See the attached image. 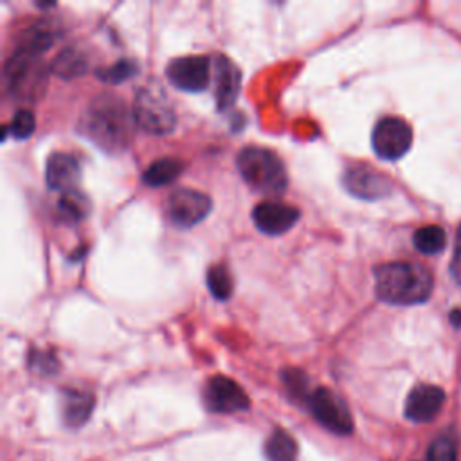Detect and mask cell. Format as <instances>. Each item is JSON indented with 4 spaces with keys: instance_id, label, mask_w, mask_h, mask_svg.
Listing matches in <instances>:
<instances>
[{
    "instance_id": "9a60e30c",
    "label": "cell",
    "mask_w": 461,
    "mask_h": 461,
    "mask_svg": "<svg viewBox=\"0 0 461 461\" xmlns=\"http://www.w3.org/2000/svg\"><path fill=\"white\" fill-rule=\"evenodd\" d=\"M82 180L80 161L67 152H55L46 162V184L53 191H73Z\"/></svg>"
},
{
    "instance_id": "52a82bcc",
    "label": "cell",
    "mask_w": 461,
    "mask_h": 461,
    "mask_svg": "<svg viewBox=\"0 0 461 461\" xmlns=\"http://www.w3.org/2000/svg\"><path fill=\"white\" fill-rule=\"evenodd\" d=\"M373 152L384 161H396L404 157L413 144V130L407 121L387 116L382 117L371 134Z\"/></svg>"
},
{
    "instance_id": "e0dca14e",
    "label": "cell",
    "mask_w": 461,
    "mask_h": 461,
    "mask_svg": "<svg viewBox=\"0 0 461 461\" xmlns=\"http://www.w3.org/2000/svg\"><path fill=\"white\" fill-rule=\"evenodd\" d=\"M94 404L96 400L92 393L80 391V389H67L64 393V404H62L64 422L69 427H82L91 418Z\"/></svg>"
},
{
    "instance_id": "d6986e66",
    "label": "cell",
    "mask_w": 461,
    "mask_h": 461,
    "mask_svg": "<svg viewBox=\"0 0 461 461\" xmlns=\"http://www.w3.org/2000/svg\"><path fill=\"white\" fill-rule=\"evenodd\" d=\"M91 200L85 193H82L80 189H73L67 193H62L57 211L60 220L67 222V223H78L85 218H89L91 214Z\"/></svg>"
},
{
    "instance_id": "7c38bea8",
    "label": "cell",
    "mask_w": 461,
    "mask_h": 461,
    "mask_svg": "<svg viewBox=\"0 0 461 461\" xmlns=\"http://www.w3.org/2000/svg\"><path fill=\"white\" fill-rule=\"evenodd\" d=\"M301 213L298 207L283 202H262L253 209V222L257 229L264 235L280 237L289 233V230L300 222Z\"/></svg>"
},
{
    "instance_id": "ba28073f",
    "label": "cell",
    "mask_w": 461,
    "mask_h": 461,
    "mask_svg": "<svg viewBox=\"0 0 461 461\" xmlns=\"http://www.w3.org/2000/svg\"><path fill=\"white\" fill-rule=\"evenodd\" d=\"M211 196L191 187L175 189L166 202V211L171 223L180 229H189L200 223L211 213Z\"/></svg>"
},
{
    "instance_id": "30bf717a",
    "label": "cell",
    "mask_w": 461,
    "mask_h": 461,
    "mask_svg": "<svg viewBox=\"0 0 461 461\" xmlns=\"http://www.w3.org/2000/svg\"><path fill=\"white\" fill-rule=\"evenodd\" d=\"M213 62L202 55L175 58L166 67L168 82L184 92H202L211 82Z\"/></svg>"
},
{
    "instance_id": "603a6c76",
    "label": "cell",
    "mask_w": 461,
    "mask_h": 461,
    "mask_svg": "<svg viewBox=\"0 0 461 461\" xmlns=\"http://www.w3.org/2000/svg\"><path fill=\"white\" fill-rule=\"evenodd\" d=\"M205 280H207L209 292L218 301H227V300H230V296H233V292H235L233 276H230V273L225 265H213L207 271Z\"/></svg>"
},
{
    "instance_id": "44dd1931",
    "label": "cell",
    "mask_w": 461,
    "mask_h": 461,
    "mask_svg": "<svg viewBox=\"0 0 461 461\" xmlns=\"http://www.w3.org/2000/svg\"><path fill=\"white\" fill-rule=\"evenodd\" d=\"M87 67H89L87 57L83 53H80L78 49L69 48L57 57L51 69L55 74H58L64 80H74V78L83 76L87 73Z\"/></svg>"
},
{
    "instance_id": "7402d4cb",
    "label": "cell",
    "mask_w": 461,
    "mask_h": 461,
    "mask_svg": "<svg viewBox=\"0 0 461 461\" xmlns=\"http://www.w3.org/2000/svg\"><path fill=\"white\" fill-rule=\"evenodd\" d=\"M413 242L422 255H439L447 248V233L439 225H425L416 230Z\"/></svg>"
},
{
    "instance_id": "277c9868",
    "label": "cell",
    "mask_w": 461,
    "mask_h": 461,
    "mask_svg": "<svg viewBox=\"0 0 461 461\" xmlns=\"http://www.w3.org/2000/svg\"><path fill=\"white\" fill-rule=\"evenodd\" d=\"M132 114L135 125L152 135H168L177 126L175 109L159 87L141 89L135 96Z\"/></svg>"
},
{
    "instance_id": "f1b7e54d",
    "label": "cell",
    "mask_w": 461,
    "mask_h": 461,
    "mask_svg": "<svg viewBox=\"0 0 461 461\" xmlns=\"http://www.w3.org/2000/svg\"><path fill=\"white\" fill-rule=\"evenodd\" d=\"M450 273H452V278L461 285V225H459L457 233H456V246H454Z\"/></svg>"
},
{
    "instance_id": "484cf974",
    "label": "cell",
    "mask_w": 461,
    "mask_h": 461,
    "mask_svg": "<svg viewBox=\"0 0 461 461\" xmlns=\"http://www.w3.org/2000/svg\"><path fill=\"white\" fill-rule=\"evenodd\" d=\"M427 461H457V452H456V441L452 436H438L427 454Z\"/></svg>"
},
{
    "instance_id": "4316f807",
    "label": "cell",
    "mask_w": 461,
    "mask_h": 461,
    "mask_svg": "<svg viewBox=\"0 0 461 461\" xmlns=\"http://www.w3.org/2000/svg\"><path fill=\"white\" fill-rule=\"evenodd\" d=\"M283 382L287 386V389L291 391V395L294 396H301V398H309V391H307V377L305 373L298 371V370H287L283 373Z\"/></svg>"
},
{
    "instance_id": "8fae6325",
    "label": "cell",
    "mask_w": 461,
    "mask_h": 461,
    "mask_svg": "<svg viewBox=\"0 0 461 461\" xmlns=\"http://www.w3.org/2000/svg\"><path fill=\"white\" fill-rule=\"evenodd\" d=\"M343 184L350 195L361 200H380L393 191V182L368 164H353L343 175Z\"/></svg>"
},
{
    "instance_id": "7a4b0ae2",
    "label": "cell",
    "mask_w": 461,
    "mask_h": 461,
    "mask_svg": "<svg viewBox=\"0 0 461 461\" xmlns=\"http://www.w3.org/2000/svg\"><path fill=\"white\" fill-rule=\"evenodd\" d=\"M375 292L377 298L389 305H420L432 294V276L418 264L391 262L375 267Z\"/></svg>"
},
{
    "instance_id": "83f0119b",
    "label": "cell",
    "mask_w": 461,
    "mask_h": 461,
    "mask_svg": "<svg viewBox=\"0 0 461 461\" xmlns=\"http://www.w3.org/2000/svg\"><path fill=\"white\" fill-rule=\"evenodd\" d=\"M30 364H31L33 370H37L40 373H46V375L55 373L58 370V361L53 355L44 353V352H33V355L30 359Z\"/></svg>"
},
{
    "instance_id": "5bb4252c",
    "label": "cell",
    "mask_w": 461,
    "mask_h": 461,
    "mask_svg": "<svg viewBox=\"0 0 461 461\" xmlns=\"http://www.w3.org/2000/svg\"><path fill=\"white\" fill-rule=\"evenodd\" d=\"M445 404V391L432 384L416 386L405 400V416L414 423L432 422Z\"/></svg>"
},
{
    "instance_id": "3957f363",
    "label": "cell",
    "mask_w": 461,
    "mask_h": 461,
    "mask_svg": "<svg viewBox=\"0 0 461 461\" xmlns=\"http://www.w3.org/2000/svg\"><path fill=\"white\" fill-rule=\"evenodd\" d=\"M237 166L244 182L255 191L269 196L283 195L289 186V175L282 159L262 146H248L240 150Z\"/></svg>"
},
{
    "instance_id": "4fadbf2b",
    "label": "cell",
    "mask_w": 461,
    "mask_h": 461,
    "mask_svg": "<svg viewBox=\"0 0 461 461\" xmlns=\"http://www.w3.org/2000/svg\"><path fill=\"white\" fill-rule=\"evenodd\" d=\"M214 69V98L218 110H227L235 105L240 91H242V71L240 67L223 55L214 57L213 60Z\"/></svg>"
},
{
    "instance_id": "5b68a950",
    "label": "cell",
    "mask_w": 461,
    "mask_h": 461,
    "mask_svg": "<svg viewBox=\"0 0 461 461\" xmlns=\"http://www.w3.org/2000/svg\"><path fill=\"white\" fill-rule=\"evenodd\" d=\"M10 92L19 100H39L48 83V67L40 57L15 51L6 64Z\"/></svg>"
},
{
    "instance_id": "f546056e",
    "label": "cell",
    "mask_w": 461,
    "mask_h": 461,
    "mask_svg": "<svg viewBox=\"0 0 461 461\" xmlns=\"http://www.w3.org/2000/svg\"><path fill=\"white\" fill-rule=\"evenodd\" d=\"M450 321H452L454 326H461V310H454L450 314Z\"/></svg>"
},
{
    "instance_id": "ffe728a7",
    "label": "cell",
    "mask_w": 461,
    "mask_h": 461,
    "mask_svg": "<svg viewBox=\"0 0 461 461\" xmlns=\"http://www.w3.org/2000/svg\"><path fill=\"white\" fill-rule=\"evenodd\" d=\"M184 170V162L173 157H162L153 161L143 173L144 184L150 187H161L171 184Z\"/></svg>"
},
{
    "instance_id": "d4e9b609",
    "label": "cell",
    "mask_w": 461,
    "mask_h": 461,
    "mask_svg": "<svg viewBox=\"0 0 461 461\" xmlns=\"http://www.w3.org/2000/svg\"><path fill=\"white\" fill-rule=\"evenodd\" d=\"M35 128H37V119H35L33 112L28 110V109H21V110L15 112V116H13L12 125H10L8 130H10V134H12L15 139L24 141V139H30V137L33 135Z\"/></svg>"
},
{
    "instance_id": "ac0fdd59",
    "label": "cell",
    "mask_w": 461,
    "mask_h": 461,
    "mask_svg": "<svg viewBox=\"0 0 461 461\" xmlns=\"http://www.w3.org/2000/svg\"><path fill=\"white\" fill-rule=\"evenodd\" d=\"M264 452L269 461H298L300 447L291 432H287L282 427H276L269 434L264 445Z\"/></svg>"
},
{
    "instance_id": "6da1fadb",
    "label": "cell",
    "mask_w": 461,
    "mask_h": 461,
    "mask_svg": "<svg viewBox=\"0 0 461 461\" xmlns=\"http://www.w3.org/2000/svg\"><path fill=\"white\" fill-rule=\"evenodd\" d=\"M134 114L114 94H101L91 101L82 116V134L109 153L125 150L134 135Z\"/></svg>"
},
{
    "instance_id": "8992f818",
    "label": "cell",
    "mask_w": 461,
    "mask_h": 461,
    "mask_svg": "<svg viewBox=\"0 0 461 461\" xmlns=\"http://www.w3.org/2000/svg\"><path fill=\"white\" fill-rule=\"evenodd\" d=\"M312 416L328 431L346 436L353 431V418L346 402L328 387H317L310 391L305 400Z\"/></svg>"
},
{
    "instance_id": "2e32d148",
    "label": "cell",
    "mask_w": 461,
    "mask_h": 461,
    "mask_svg": "<svg viewBox=\"0 0 461 461\" xmlns=\"http://www.w3.org/2000/svg\"><path fill=\"white\" fill-rule=\"evenodd\" d=\"M57 40H58L57 26L53 22H49V21H39V22L31 24L21 35L17 49L40 57L42 53L51 49Z\"/></svg>"
},
{
    "instance_id": "cb8c5ba5",
    "label": "cell",
    "mask_w": 461,
    "mask_h": 461,
    "mask_svg": "<svg viewBox=\"0 0 461 461\" xmlns=\"http://www.w3.org/2000/svg\"><path fill=\"white\" fill-rule=\"evenodd\" d=\"M139 73V65L134 60H119L109 67L98 69L96 76L98 80L105 82V83H123L130 78H134Z\"/></svg>"
},
{
    "instance_id": "9c48e42d",
    "label": "cell",
    "mask_w": 461,
    "mask_h": 461,
    "mask_svg": "<svg viewBox=\"0 0 461 461\" xmlns=\"http://www.w3.org/2000/svg\"><path fill=\"white\" fill-rule=\"evenodd\" d=\"M204 404L211 413L220 414L240 413L251 407V400L244 387L223 375H214L205 382Z\"/></svg>"
}]
</instances>
